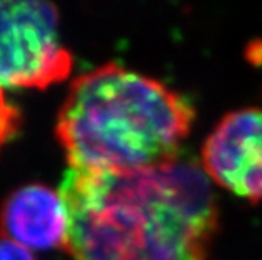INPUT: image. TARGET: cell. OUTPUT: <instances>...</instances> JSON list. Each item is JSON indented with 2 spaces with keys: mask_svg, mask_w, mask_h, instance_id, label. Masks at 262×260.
Here are the masks:
<instances>
[{
  "mask_svg": "<svg viewBox=\"0 0 262 260\" xmlns=\"http://www.w3.org/2000/svg\"><path fill=\"white\" fill-rule=\"evenodd\" d=\"M71 69L52 4L0 2V88H47Z\"/></svg>",
  "mask_w": 262,
  "mask_h": 260,
  "instance_id": "3",
  "label": "cell"
},
{
  "mask_svg": "<svg viewBox=\"0 0 262 260\" xmlns=\"http://www.w3.org/2000/svg\"><path fill=\"white\" fill-rule=\"evenodd\" d=\"M0 233L29 251L64 249L68 214L60 192L41 183L14 190L0 205Z\"/></svg>",
  "mask_w": 262,
  "mask_h": 260,
  "instance_id": "5",
  "label": "cell"
},
{
  "mask_svg": "<svg viewBox=\"0 0 262 260\" xmlns=\"http://www.w3.org/2000/svg\"><path fill=\"white\" fill-rule=\"evenodd\" d=\"M201 168L229 193L250 202L262 201V108L225 114L204 141Z\"/></svg>",
  "mask_w": 262,
  "mask_h": 260,
  "instance_id": "4",
  "label": "cell"
},
{
  "mask_svg": "<svg viewBox=\"0 0 262 260\" xmlns=\"http://www.w3.org/2000/svg\"><path fill=\"white\" fill-rule=\"evenodd\" d=\"M193 120L170 86L107 63L71 83L55 130L71 168L137 171L179 157Z\"/></svg>",
  "mask_w": 262,
  "mask_h": 260,
  "instance_id": "2",
  "label": "cell"
},
{
  "mask_svg": "<svg viewBox=\"0 0 262 260\" xmlns=\"http://www.w3.org/2000/svg\"><path fill=\"white\" fill-rule=\"evenodd\" d=\"M0 260H35L32 251L7 239H0Z\"/></svg>",
  "mask_w": 262,
  "mask_h": 260,
  "instance_id": "7",
  "label": "cell"
},
{
  "mask_svg": "<svg viewBox=\"0 0 262 260\" xmlns=\"http://www.w3.org/2000/svg\"><path fill=\"white\" fill-rule=\"evenodd\" d=\"M60 195L74 260H207L219 227L209 177L181 155L137 171L69 168Z\"/></svg>",
  "mask_w": 262,
  "mask_h": 260,
  "instance_id": "1",
  "label": "cell"
},
{
  "mask_svg": "<svg viewBox=\"0 0 262 260\" xmlns=\"http://www.w3.org/2000/svg\"><path fill=\"white\" fill-rule=\"evenodd\" d=\"M20 127V111L7 99L0 88V149L17 133Z\"/></svg>",
  "mask_w": 262,
  "mask_h": 260,
  "instance_id": "6",
  "label": "cell"
}]
</instances>
